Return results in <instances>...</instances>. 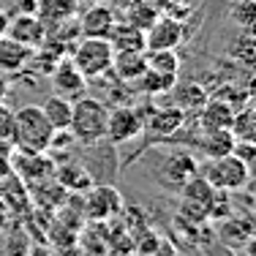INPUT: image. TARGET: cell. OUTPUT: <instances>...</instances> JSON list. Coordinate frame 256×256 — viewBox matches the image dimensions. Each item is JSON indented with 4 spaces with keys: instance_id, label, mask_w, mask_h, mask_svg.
I'll return each instance as SVG.
<instances>
[{
    "instance_id": "6da1fadb",
    "label": "cell",
    "mask_w": 256,
    "mask_h": 256,
    "mask_svg": "<svg viewBox=\"0 0 256 256\" xmlns=\"http://www.w3.org/2000/svg\"><path fill=\"white\" fill-rule=\"evenodd\" d=\"M54 128L50 126V120L44 118L41 106H22L14 112V128H11V139L8 142L16 148V153H46L52 142Z\"/></svg>"
},
{
    "instance_id": "7a4b0ae2",
    "label": "cell",
    "mask_w": 256,
    "mask_h": 256,
    "mask_svg": "<svg viewBox=\"0 0 256 256\" xmlns=\"http://www.w3.org/2000/svg\"><path fill=\"white\" fill-rule=\"evenodd\" d=\"M106 118L109 106L96 96L84 93L82 98L74 101V112H71V126L68 131L74 134V139L84 148L98 144L101 139H106Z\"/></svg>"
},
{
    "instance_id": "3957f363",
    "label": "cell",
    "mask_w": 256,
    "mask_h": 256,
    "mask_svg": "<svg viewBox=\"0 0 256 256\" xmlns=\"http://www.w3.org/2000/svg\"><path fill=\"white\" fill-rule=\"evenodd\" d=\"M112 41L109 38H93V36H84L79 44L71 46L68 60L79 68V74L84 79H101L112 71Z\"/></svg>"
},
{
    "instance_id": "277c9868",
    "label": "cell",
    "mask_w": 256,
    "mask_h": 256,
    "mask_svg": "<svg viewBox=\"0 0 256 256\" xmlns=\"http://www.w3.org/2000/svg\"><path fill=\"white\" fill-rule=\"evenodd\" d=\"M199 174L218 191H240L248 188V166L240 156H218V158H204L199 164Z\"/></svg>"
},
{
    "instance_id": "5b68a950",
    "label": "cell",
    "mask_w": 256,
    "mask_h": 256,
    "mask_svg": "<svg viewBox=\"0 0 256 256\" xmlns=\"http://www.w3.org/2000/svg\"><path fill=\"white\" fill-rule=\"evenodd\" d=\"M186 123H188V114L182 112L180 106H174V104H166V106L150 104L148 114H144V128H142V136H144L142 148H153L156 142H161V139L174 136Z\"/></svg>"
},
{
    "instance_id": "8992f818",
    "label": "cell",
    "mask_w": 256,
    "mask_h": 256,
    "mask_svg": "<svg viewBox=\"0 0 256 256\" xmlns=\"http://www.w3.org/2000/svg\"><path fill=\"white\" fill-rule=\"evenodd\" d=\"M144 128V114L142 109L131 106V104H120V106L109 109L106 118V139L112 144H128L134 139L142 136Z\"/></svg>"
},
{
    "instance_id": "52a82bcc",
    "label": "cell",
    "mask_w": 256,
    "mask_h": 256,
    "mask_svg": "<svg viewBox=\"0 0 256 256\" xmlns=\"http://www.w3.org/2000/svg\"><path fill=\"white\" fill-rule=\"evenodd\" d=\"M199 174V161L194 158L188 150H174L161 161V169H158V182L169 191H180L188 180Z\"/></svg>"
},
{
    "instance_id": "ba28073f",
    "label": "cell",
    "mask_w": 256,
    "mask_h": 256,
    "mask_svg": "<svg viewBox=\"0 0 256 256\" xmlns=\"http://www.w3.org/2000/svg\"><path fill=\"white\" fill-rule=\"evenodd\" d=\"M84 216L90 221H109L114 218L118 212H123V196L114 186H90L88 188V196H84Z\"/></svg>"
},
{
    "instance_id": "9c48e42d",
    "label": "cell",
    "mask_w": 256,
    "mask_h": 256,
    "mask_svg": "<svg viewBox=\"0 0 256 256\" xmlns=\"http://www.w3.org/2000/svg\"><path fill=\"white\" fill-rule=\"evenodd\" d=\"M186 41V28L178 16H156L153 25L144 30V50H178Z\"/></svg>"
},
{
    "instance_id": "30bf717a",
    "label": "cell",
    "mask_w": 256,
    "mask_h": 256,
    "mask_svg": "<svg viewBox=\"0 0 256 256\" xmlns=\"http://www.w3.org/2000/svg\"><path fill=\"white\" fill-rule=\"evenodd\" d=\"M52 76V93L63 96L68 101H76L88 93V79L79 74V68L71 60H63V63H54V68L50 71Z\"/></svg>"
},
{
    "instance_id": "8fae6325",
    "label": "cell",
    "mask_w": 256,
    "mask_h": 256,
    "mask_svg": "<svg viewBox=\"0 0 256 256\" xmlns=\"http://www.w3.org/2000/svg\"><path fill=\"white\" fill-rule=\"evenodd\" d=\"M6 36L33 50V46H38L41 41H44L46 28H44V22H41L36 14H14L8 20V30H6Z\"/></svg>"
},
{
    "instance_id": "7c38bea8",
    "label": "cell",
    "mask_w": 256,
    "mask_h": 256,
    "mask_svg": "<svg viewBox=\"0 0 256 256\" xmlns=\"http://www.w3.org/2000/svg\"><path fill=\"white\" fill-rule=\"evenodd\" d=\"M196 144L204 158H218L234 153L237 136L232 128H202V134L196 136Z\"/></svg>"
},
{
    "instance_id": "4fadbf2b",
    "label": "cell",
    "mask_w": 256,
    "mask_h": 256,
    "mask_svg": "<svg viewBox=\"0 0 256 256\" xmlns=\"http://www.w3.org/2000/svg\"><path fill=\"white\" fill-rule=\"evenodd\" d=\"M172 93V104L180 106L186 114H196L199 109L204 106V101L210 98L207 88L196 79H186V82H174V88L169 90Z\"/></svg>"
},
{
    "instance_id": "5bb4252c",
    "label": "cell",
    "mask_w": 256,
    "mask_h": 256,
    "mask_svg": "<svg viewBox=\"0 0 256 256\" xmlns=\"http://www.w3.org/2000/svg\"><path fill=\"white\" fill-rule=\"evenodd\" d=\"M114 25H118V22H114V11L109 8V6H90L82 14L76 30L82 36H93V38H109V33H112Z\"/></svg>"
},
{
    "instance_id": "9a60e30c",
    "label": "cell",
    "mask_w": 256,
    "mask_h": 256,
    "mask_svg": "<svg viewBox=\"0 0 256 256\" xmlns=\"http://www.w3.org/2000/svg\"><path fill=\"white\" fill-rule=\"evenodd\" d=\"M199 123L202 128H232L234 126V109H232L229 101L218 98V96H210L204 101V106L199 109Z\"/></svg>"
},
{
    "instance_id": "2e32d148",
    "label": "cell",
    "mask_w": 256,
    "mask_h": 256,
    "mask_svg": "<svg viewBox=\"0 0 256 256\" xmlns=\"http://www.w3.org/2000/svg\"><path fill=\"white\" fill-rule=\"evenodd\" d=\"M148 63H144V50H126L114 52L112 58V71L118 76V82H136L144 74Z\"/></svg>"
},
{
    "instance_id": "e0dca14e",
    "label": "cell",
    "mask_w": 256,
    "mask_h": 256,
    "mask_svg": "<svg viewBox=\"0 0 256 256\" xmlns=\"http://www.w3.org/2000/svg\"><path fill=\"white\" fill-rule=\"evenodd\" d=\"M54 180L66 191H88L93 186V174L82 166L79 161H58L54 164Z\"/></svg>"
},
{
    "instance_id": "ac0fdd59",
    "label": "cell",
    "mask_w": 256,
    "mask_h": 256,
    "mask_svg": "<svg viewBox=\"0 0 256 256\" xmlns=\"http://www.w3.org/2000/svg\"><path fill=\"white\" fill-rule=\"evenodd\" d=\"M30 46L20 44V41L3 36L0 38V74H16L30 63Z\"/></svg>"
},
{
    "instance_id": "d6986e66",
    "label": "cell",
    "mask_w": 256,
    "mask_h": 256,
    "mask_svg": "<svg viewBox=\"0 0 256 256\" xmlns=\"http://www.w3.org/2000/svg\"><path fill=\"white\" fill-rule=\"evenodd\" d=\"M41 112H44V118L50 120V126L54 128V131H68L74 101L63 98V96H58V93H50L44 98V104H41Z\"/></svg>"
},
{
    "instance_id": "ffe728a7",
    "label": "cell",
    "mask_w": 256,
    "mask_h": 256,
    "mask_svg": "<svg viewBox=\"0 0 256 256\" xmlns=\"http://www.w3.org/2000/svg\"><path fill=\"white\" fill-rule=\"evenodd\" d=\"M74 11H76V0H38V6H36V16L44 22L46 30L71 20Z\"/></svg>"
},
{
    "instance_id": "44dd1931",
    "label": "cell",
    "mask_w": 256,
    "mask_h": 256,
    "mask_svg": "<svg viewBox=\"0 0 256 256\" xmlns=\"http://www.w3.org/2000/svg\"><path fill=\"white\" fill-rule=\"evenodd\" d=\"M178 76L174 74H161V71H153V68H144V74L136 79V88L142 90L148 98H161L164 93L174 88Z\"/></svg>"
},
{
    "instance_id": "7402d4cb",
    "label": "cell",
    "mask_w": 256,
    "mask_h": 256,
    "mask_svg": "<svg viewBox=\"0 0 256 256\" xmlns=\"http://www.w3.org/2000/svg\"><path fill=\"white\" fill-rule=\"evenodd\" d=\"M114 52H126V50H144V30L134 28V25H114L109 33Z\"/></svg>"
},
{
    "instance_id": "603a6c76",
    "label": "cell",
    "mask_w": 256,
    "mask_h": 256,
    "mask_svg": "<svg viewBox=\"0 0 256 256\" xmlns=\"http://www.w3.org/2000/svg\"><path fill=\"white\" fill-rule=\"evenodd\" d=\"M144 63L161 74H180V58L174 50H144Z\"/></svg>"
},
{
    "instance_id": "cb8c5ba5",
    "label": "cell",
    "mask_w": 256,
    "mask_h": 256,
    "mask_svg": "<svg viewBox=\"0 0 256 256\" xmlns=\"http://www.w3.org/2000/svg\"><path fill=\"white\" fill-rule=\"evenodd\" d=\"M139 256H178L174 246L158 234H150L144 242H139Z\"/></svg>"
},
{
    "instance_id": "d4e9b609",
    "label": "cell",
    "mask_w": 256,
    "mask_h": 256,
    "mask_svg": "<svg viewBox=\"0 0 256 256\" xmlns=\"http://www.w3.org/2000/svg\"><path fill=\"white\" fill-rule=\"evenodd\" d=\"M234 22L251 30L256 25V0H237L234 6Z\"/></svg>"
},
{
    "instance_id": "484cf974",
    "label": "cell",
    "mask_w": 256,
    "mask_h": 256,
    "mask_svg": "<svg viewBox=\"0 0 256 256\" xmlns=\"http://www.w3.org/2000/svg\"><path fill=\"white\" fill-rule=\"evenodd\" d=\"M11 128H14V109L0 101V142L11 139Z\"/></svg>"
},
{
    "instance_id": "4316f807",
    "label": "cell",
    "mask_w": 256,
    "mask_h": 256,
    "mask_svg": "<svg viewBox=\"0 0 256 256\" xmlns=\"http://www.w3.org/2000/svg\"><path fill=\"white\" fill-rule=\"evenodd\" d=\"M246 166H248V186L256 188V156H254L251 161L246 164Z\"/></svg>"
},
{
    "instance_id": "83f0119b",
    "label": "cell",
    "mask_w": 256,
    "mask_h": 256,
    "mask_svg": "<svg viewBox=\"0 0 256 256\" xmlns=\"http://www.w3.org/2000/svg\"><path fill=\"white\" fill-rule=\"evenodd\" d=\"M8 20H11V16L6 14L3 8H0V38H3V36H6V30H8Z\"/></svg>"
},
{
    "instance_id": "f1b7e54d",
    "label": "cell",
    "mask_w": 256,
    "mask_h": 256,
    "mask_svg": "<svg viewBox=\"0 0 256 256\" xmlns=\"http://www.w3.org/2000/svg\"><path fill=\"white\" fill-rule=\"evenodd\" d=\"M246 246H248V256H256V234L248 237V242H246Z\"/></svg>"
},
{
    "instance_id": "f546056e",
    "label": "cell",
    "mask_w": 256,
    "mask_h": 256,
    "mask_svg": "<svg viewBox=\"0 0 256 256\" xmlns=\"http://www.w3.org/2000/svg\"><path fill=\"white\" fill-rule=\"evenodd\" d=\"M6 96H8V82L0 76V101H6Z\"/></svg>"
},
{
    "instance_id": "4dcf8cb0",
    "label": "cell",
    "mask_w": 256,
    "mask_h": 256,
    "mask_svg": "<svg viewBox=\"0 0 256 256\" xmlns=\"http://www.w3.org/2000/svg\"><path fill=\"white\" fill-rule=\"evenodd\" d=\"M248 112H251L254 118H256V96H254V98H251V104H248Z\"/></svg>"
},
{
    "instance_id": "1f68e13d",
    "label": "cell",
    "mask_w": 256,
    "mask_h": 256,
    "mask_svg": "<svg viewBox=\"0 0 256 256\" xmlns=\"http://www.w3.org/2000/svg\"><path fill=\"white\" fill-rule=\"evenodd\" d=\"M226 3H234V0H226Z\"/></svg>"
}]
</instances>
